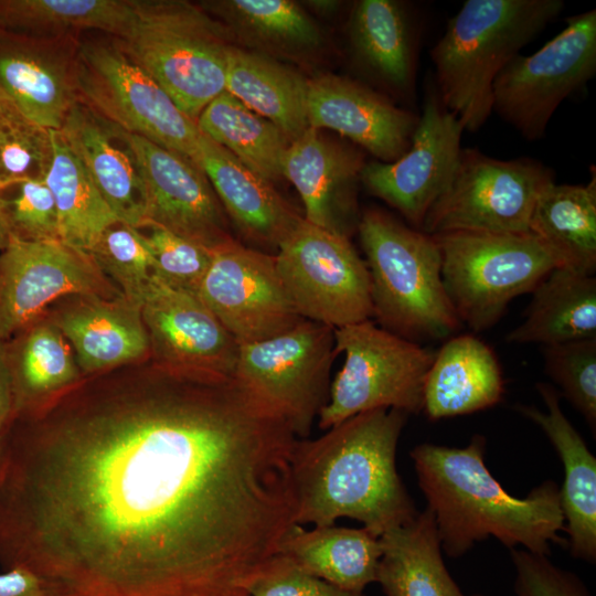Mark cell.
<instances>
[{"label":"cell","instance_id":"10","mask_svg":"<svg viewBox=\"0 0 596 596\" xmlns=\"http://www.w3.org/2000/svg\"><path fill=\"white\" fill-rule=\"evenodd\" d=\"M555 181L547 166L532 158L500 160L462 148L455 174L434 203L421 231L528 233L534 204Z\"/></svg>","mask_w":596,"mask_h":596},{"label":"cell","instance_id":"18","mask_svg":"<svg viewBox=\"0 0 596 596\" xmlns=\"http://www.w3.org/2000/svg\"><path fill=\"white\" fill-rule=\"evenodd\" d=\"M147 199V223L213 248L231 235L224 209L205 173L189 159L127 132Z\"/></svg>","mask_w":596,"mask_h":596},{"label":"cell","instance_id":"43","mask_svg":"<svg viewBox=\"0 0 596 596\" xmlns=\"http://www.w3.org/2000/svg\"><path fill=\"white\" fill-rule=\"evenodd\" d=\"M246 589L249 596H364L315 576L281 553H275L256 570Z\"/></svg>","mask_w":596,"mask_h":596},{"label":"cell","instance_id":"33","mask_svg":"<svg viewBox=\"0 0 596 596\" xmlns=\"http://www.w3.org/2000/svg\"><path fill=\"white\" fill-rule=\"evenodd\" d=\"M586 184L555 181L540 193L529 224L561 266L594 275L596 269V171Z\"/></svg>","mask_w":596,"mask_h":596},{"label":"cell","instance_id":"14","mask_svg":"<svg viewBox=\"0 0 596 596\" xmlns=\"http://www.w3.org/2000/svg\"><path fill=\"white\" fill-rule=\"evenodd\" d=\"M196 295L238 344L273 338L304 320L283 285L275 255L232 236L211 249Z\"/></svg>","mask_w":596,"mask_h":596},{"label":"cell","instance_id":"39","mask_svg":"<svg viewBox=\"0 0 596 596\" xmlns=\"http://www.w3.org/2000/svg\"><path fill=\"white\" fill-rule=\"evenodd\" d=\"M87 255L104 275L119 285L127 300L140 307L142 292L153 274V259L138 228L120 221L114 223Z\"/></svg>","mask_w":596,"mask_h":596},{"label":"cell","instance_id":"29","mask_svg":"<svg viewBox=\"0 0 596 596\" xmlns=\"http://www.w3.org/2000/svg\"><path fill=\"white\" fill-rule=\"evenodd\" d=\"M277 553L285 554L307 572L342 589L363 593L376 582L382 546L365 528L292 524L281 538Z\"/></svg>","mask_w":596,"mask_h":596},{"label":"cell","instance_id":"5","mask_svg":"<svg viewBox=\"0 0 596 596\" xmlns=\"http://www.w3.org/2000/svg\"><path fill=\"white\" fill-rule=\"evenodd\" d=\"M115 41L193 121L225 91L234 42L199 3L134 0L131 17Z\"/></svg>","mask_w":596,"mask_h":596},{"label":"cell","instance_id":"3","mask_svg":"<svg viewBox=\"0 0 596 596\" xmlns=\"http://www.w3.org/2000/svg\"><path fill=\"white\" fill-rule=\"evenodd\" d=\"M486 443L477 434L462 448L424 443L411 450L441 550L460 557L493 536L510 550L549 556L553 543L567 544L558 534L564 518L557 485L546 480L524 498L510 494L485 464Z\"/></svg>","mask_w":596,"mask_h":596},{"label":"cell","instance_id":"48","mask_svg":"<svg viewBox=\"0 0 596 596\" xmlns=\"http://www.w3.org/2000/svg\"><path fill=\"white\" fill-rule=\"evenodd\" d=\"M9 228L7 226L6 220L2 215V212L0 210V252L7 245V242L9 240Z\"/></svg>","mask_w":596,"mask_h":596},{"label":"cell","instance_id":"7","mask_svg":"<svg viewBox=\"0 0 596 596\" xmlns=\"http://www.w3.org/2000/svg\"><path fill=\"white\" fill-rule=\"evenodd\" d=\"M441 279L459 318L473 331L496 324L509 302L532 292L561 263L532 233L447 232L433 235Z\"/></svg>","mask_w":596,"mask_h":596},{"label":"cell","instance_id":"50","mask_svg":"<svg viewBox=\"0 0 596 596\" xmlns=\"http://www.w3.org/2000/svg\"><path fill=\"white\" fill-rule=\"evenodd\" d=\"M1 32H2V31H0V33H1Z\"/></svg>","mask_w":596,"mask_h":596},{"label":"cell","instance_id":"41","mask_svg":"<svg viewBox=\"0 0 596 596\" xmlns=\"http://www.w3.org/2000/svg\"><path fill=\"white\" fill-rule=\"evenodd\" d=\"M0 210L11 235L33 242L61 241L56 206L44 180L1 187Z\"/></svg>","mask_w":596,"mask_h":596},{"label":"cell","instance_id":"44","mask_svg":"<svg viewBox=\"0 0 596 596\" xmlns=\"http://www.w3.org/2000/svg\"><path fill=\"white\" fill-rule=\"evenodd\" d=\"M517 596H592L581 578L554 565L546 555L511 549Z\"/></svg>","mask_w":596,"mask_h":596},{"label":"cell","instance_id":"37","mask_svg":"<svg viewBox=\"0 0 596 596\" xmlns=\"http://www.w3.org/2000/svg\"><path fill=\"white\" fill-rule=\"evenodd\" d=\"M134 0H0V31L64 36L85 30L120 35Z\"/></svg>","mask_w":596,"mask_h":596},{"label":"cell","instance_id":"4","mask_svg":"<svg viewBox=\"0 0 596 596\" xmlns=\"http://www.w3.org/2000/svg\"><path fill=\"white\" fill-rule=\"evenodd\" d=\"M565 7L562 0H466L430 49L444 105L476 132L492 114V85Z\"/></svg>","mask_w":596,"mask_h":596},{"label":"cell","instance_id":"22","mask_svg":"<svg viewBox=\"0 0 596 596\" xmlns=\"http://www.w3.org/2000/svg\"><path fill=\"white\" fill-rule=\"evenodd\" d=\"M423 20L407 2L361 0L351 12L349 42L354 62L395 98L413 103Z\"/></svg>","mask_w":596,"mask_h":596},{"label":"cell","instance_id":"9","mask_svg":"<svg viewBox=\"0 0 596 596\" xmlns=\"http://www.w3.org/2000/svg\"><path fill=\"white\" fill-rule=\"evenodd\" d=\"M75 82L78 103L121 130L196 164V123L115 40L79 43Z\"/></svg>","mask_w":596,"mask_h":596},{"label":"cell","instance_id":"32","mask_svg":"<svg viewBox=\"0 0 596 596\" xmlns=\"http://www.w3.org/2000/svg\"><path fill=\"white\" fill-rule=\"evenodd\" d=\"M380 541L376 583L385 596H465L445 565L436 522L427 507Z\"/></svg>","mask_w":596,"mask_h":596},{"label":"cell","instance_id":"8","mask_svg":"<svg viewBox=\"0 0 596 596\" xmlns=\"http://www.w3.org/2000/svg\"><path fill=\"white\" fill-rule=\"evenodd\" d=\"M337 354L344 363L321 408V429L363 412L395 408L418 414L423 389L435 352L400 337L371 320L334 329Z\"/></svg>","mask_w":596,"mask_h":596},{"label":"cell","instance_id":"11","mask_svg":"<svg viewBox=\"0 0 596 596\" xmlns=\"http://www.w3.org/2000/svg\"><path fill=\"white\" fill-rule=\"evenodd\" d=\"M596 73V10L568 17L566 26L531 55L518 54L492 85V113L524 139L544 137L558 106Z\"/></svg>","mask_w":596,"mask_h":596},{"label":"cell","instance_id":"20","mask_svg":"<svg viewBox=\"0 0 596 596\" xmlns=\"http://www.w3.org/2000/svg\"><path fill=\"white\" fill-rule=\"evenodd\" d=\"M307 113L311 128L331 129L381 162L407 150L418 121V114L366 84L333 74L308 79Z\"/></svg>","mask_w":596,"mask_h":596},{"label":"cell","instance_id":"23","mask_svg":"<svg viewBox=\"0 0 596 596\" xmlns=\"http://www.w3.org/2000/svg\"><path fill=\"white\" fill-rule=\"evenodd\" d=\"M58 131L118 221L136 228L146 225L145 183L127 132L81 103Z\"/></svg>","mask_w":596,"mask_h":596},{"label":"cell","instance_id":"49","mask_svg":"<svg viewBox=\"0 0 596 596\" xmlns=\"http://www.w3.org/2000/svg\"><path fill=\"white\" fill-rule=\"evenodd\" d=\"M472 596H485V595L477 594V595H472Z\"/></svg>","mask_w":596,"mask_h":596},{"label":"cell","instance_id":"35","mask_svg":"<svg viewBox=\"0 0 596 596\" xmlns=\"http://www.w3.org/2000/svg\"><path fill=\"white\" fill-rule=\"evenodd\" d=\"M53 157L44 179L56 206L60 240L85 254L118 219L58 130L52 131Z\"/></svg>","mask_w":596,"mask_h":596},{"label":"cell","instance_id":"46","mask_svg":"<svg viewBox=\"0 0 596 596\" xmlns=\"http://www.w3.org/2000/svg\"><path fill=\"white\" fill-rule=\"evenodd\" d=\"M13 417L12 380L6 342L0 341V434Z\"/></svg>","mask_w":596,"mask_h":596},{"label":"cell","instance_id":"31","mask_svg":"<svg viewBox=\"0 0 596 596\" xmlns=\"http://www.w3.org/2000/svg\"><path fill=\"white\" fill-rule=\"evenodd\" d=\"M199 4L225 25L234 44L273 58L306 55L322 43L317 23L291 0H209Z\"/></svg>","mask_w":596,"mask_h":596},{"label":"cell","instance_id":"2","mask_svg":"<svg viewBox=\"0 0 596 596\" xmlns=\"http://www.w3.org/2000/svg\"><path fill=\"white\" fill-rule=\"evenodd\" d=\"M407 414L376 408L356 414L316 438H297L290 458L294 522L332 525L351 518L380 538L418 510L396 469Z\"/></svg>","mask_w":596,"mask_h":596},{"label":"cell","instance_id":"12","mask_svg":"<svg viewBox=\"0 0 596 596\" xmlns=\"http://www.w3.org/2000/svg\"><path fill=\"white\" fill-rule=\"evenodd\" d=\"M275 258L301 318L337 329L373 317L370 273L348 236L302 217Z\"/></svg>","mask_w":596,"mask_h":596},{"label":"cell","instance_id":"38","mask_svg":"<svg viewBox=\"0 0 596 596\" xmlns=\"http://www.w3.org/2000/svg\"><path fill=\"white\" fill-rule=\"evenodd\" d=\"M52 131L25 118L0 97V188L44 180L53 157Z\"/></svg>","mask_w":596,"mask_h":596},{"label":"cell","instance_id":"16","mask_svg":"<svg viewBox=\"0 0 596 596\" xmlns=\"http://www.w3.org/2000/svg\"><path fill=\"white\" fill-rule=\"evenodd\" d=\"M113 291L87 254L62 241H24L10 234L0 252V341L30 326L58 297L109 299Z\"/></svg>","mask_w":596,"mask_h":596},{"label":"cell","instance_id":"36","mask_svg":"<svg viewBox=\"0 0 596 596\" xmlns=\"http://www.w3.org/2000/svg\"><path fill=\"white\" fill-rule=\"evenodd\" d=\"M24 329L25 333L13 348L6 344L13 417L39 407L52 395L73 385L81 375L71 347L55 324L42 323Z\"/></svg>","mask_w":596,"mask_h":596},{"label":"cell","instance_id":"47","mask_svg":"<svg viewBox=\"0 0 596 596\" xmlns=\"http://www.w3.org/2000/svg\"><path fill=\"white\" fill-rule=\"evenodd\" d=\"M308 7L322 13H333L339 8L340 2L331 0L307 1Z\"/></svg>","mask_w":596,"mask_h":596},{"label":"cell","instance_id":"28","mask_svg":"<svg viewBox=\"0 0 596 596\" xmlns=\"http://www.w3.org/2000/svg\"><path fill=\"white\" fill-rule=\"evenodd\" d=\"M522 323L510 343L543 347L596 338V278L568 267L551 270L533 289Z\"/></svg>","mask_w":596,"mask_h":596},{"label":"cell","instance_id":"17","mask_svg":"<svg viewBox=\"0 0 596 596\" xmlns=\"http://www.w3.org/2000/svg\"><path fill=\"white\" fill-rule=\"evenodd\" d=\"M140 311L162 368L234 375L240 344L195 292L175 288L153 273Z\"/></svg>","mask_w":596,"mask_h":596},{"label":"cell","instance_id":"13","mask_svg":"<svg viewBox=\"0 0 596 596\" xmlns=\"http://www.w3.org/2000/svg\"><path fill=\"white\" fill-rule=\"evenodd\" d=\"M334 329L304 319L273 338L240 344L234 377L306 438L328 401Z\"/></svg>","mask_w":596,"mask_h":596},{"label":"cell","instance_id":"26","mask_svg":"<svg viewBox=\"0 0 596 596\" xmlns=\"http://www.w3.org/2000/svg\"><path fill=\"white\" fill-rule=\"evenodd\" d=\"M503 394L502 371L492 349L472 334H458L435 352L422 412L430 421L467 415L497 405Z\"/></svg>","mask_w":596,"mask_h":596},{"label":"cell","instance_id":"42","mask_svg":"<svg viewBox=\"0 0 596 596\" xmlns=\"http://www.w3.org/2000/svg\"><path fill=\"white\" fill-rule=\"evenodd\" d=\"M138 230L151 253L153 273L175 288L196 294L210 266L212 248L153 223Z\"/></svg>","mask_w":596,"mask_h":596},{"label":"cell","instance_id":"6","mask_svg":"<svg viewBox=\"0 0 596 596\" xmlns=\"http://www.w3.org/2000/svg\"><path fill=\"white\" fill-rule=\"evenodd\" d=\"M356 230L382 328L411 341L450 338L461 321L443 284L434 236L376 207L363 211Z\"/></svg>","mask_w":596,"mask_h":596},{"label":"cell","instance_id":"45","mask_svg":"<svg viewBox=\"0 0 596 596\" xmlns=\"http://www.w3.org/2000/svg\"><path fill=\"white\" fill-rule=\"evenodd\" d=\"M0 596H45L39 577L24 567L0 573Z\"/></svg>","mask_w":596,"mask_h":596},{"label":"cell","instance_id":"27","mask_svg":"<svg viewBox=\"0 0 596 596\" xmlns=\"http://www.w3.org/2000/svg\"><path fill=\"white\" fill-rule=\"evenodd\" d=\"M54 324L74 348L78 369L85 373L132 362L150 350L140 307L124 296L87 298L65 310Z\"/></svg>","mask_w":596,"mask_h":596},{"label":"cell","instance_id":"15","mask_svg":"<svg viewBox=\"0 0 596 596\" xmlns=\"http://www.w3.org/2000/svg\"><path fill=\"white\" fill-rule=\"evenodd\" d=\"M464 131L457 116L441 102L430 77L407 150L393 162H365L360 181L370 194L396 209L421 230L455 174Z\"/></svg>","mask_w":596,"mask_h":596},{"label":"cell","instance_id":"24","mask_svg":"<svg viewBox=\"0 0 596 596\" xmlns=\"http://www.w3.org/2000/svg\"><path fill=\"white\" fill-rule=\"evenodd\" d=\"M196 164L237 231L258 246L277 251L304 217L272 182L201 132Z\"/></svg>","mask_w":596,"mask_h":596},{"label":"cell","instance_id":"19","mask_svg":"<svg viewBox=\"0 0 596 596\" xmlns=\"http://www.w3.org/2000/svg\"><path fill=\"white\" fill-rule=\"evenodd\" d=\"M73 35L6 36L0 33V97L25 118L60 130L78 103Z\"/></svg>","mask_w":596,"mask_h":596},{"label":"cell","instance_id":"25","mask_svg":"<svg viewBox=\"0 0 596 596\" xmlns=\"http://www.w3.org/2000/svg\"><path fill=\"white\" fill-rule=\"evenodd\" d=\"M545 411L517 405V411L545 433L557 451L564 469L560 504L567 545L575 558L596 561V458L585 440L563 414L561 395L551 384L538 383Z\"/></svg>","mask_w":596,"mask_h":596},{"label":"cell","instance_id":"1","mask_svg":"<svg viewBox=\"0 0 596 596\" xmlns=\"http://www.w3.org/2000/svg\"><path fill=\"white\" fill-rule=\"evenodd\" d=\"M160 376L0 434L2 571L45 596H249L295 524L297 437L234 376Z\"/></svg>","mask_w":596,"mask_h":596},{"label":"cell","instance_id":"30","mask_svg":"<svg viewBox=\"0 0 596 596\" xmlns=\"http://www.w3.org/2000/svg\"><path fill=\"white\" fill-rule=\"evenodd\" d=\"M307 89L308 78L277 58L231 45L225 91L272 121L290 142L310 128Z\"/></svg>","mask_w":596,"mask_h":596},{"label":"cell","instance_id":"21","mask_svg":"<svg viewBox=\"0 0 596 596\" xmlns=\"http://www.w3.org/2000/svg\"><path fill=\"white\" fill-rule=\"evenodd\" d=\"M364 164L360 148L310 127L290 142L283 175L298 191L307 221L349 237L360 219L356 184Z\"/></svg>","mask_w":596,"mask_h":596},{"label":"cell","instance_id":"34","mask_svg":"<svg viewBox=\"0 0 596 596\" xmlns=\"http://www.w3.org/2000/svg\"><path fill=\"white\" fill-rule=\"evenodd\" d=\"M201 134L233 153L252 171L274 183L284 178L289 139L272 121L224 91L200 114Z\"/></svg>","mask_w":596,"mask_h":596},{"label":"cell","instance_id":"40","mask_svg":"<svg viewBox=\"0 0 596 596\" xmlns=\"http://www.w3.org/2000/svg\"><path fill=\"white\" fill-rule=\"evenodd\" d=\"M545 372L596 432V338L543 347Z\"/></svg>","mask_w":596,"mask_h":596}]
</instances>
